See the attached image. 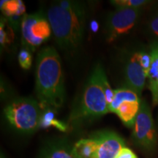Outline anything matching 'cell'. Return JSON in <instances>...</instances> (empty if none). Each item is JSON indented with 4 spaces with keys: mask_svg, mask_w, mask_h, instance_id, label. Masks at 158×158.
<instances>
[{
    "mask_svg": "<svg viewBox=\"0 0 158 158\" xmlns=\"http://www.w3.org/2000/svg\"><path fill=\"white\" fill-rule=\"evenodd\" d=\"M149 88L151 91L153 104L155 106L158 104V79L152 84H149Z\"/></svg>",
    "mask_w": 158,
    "mask_h": 158,
    "instance_id": "obj_23",
    "label": "cell"
},
{
    "mask_svg": "<svg viewBox=\"0 0 158 158\" xmlns=\"http://www.w3.org/2000/svg\"><path fill=\"white\" fill-rule=\"evenodd\" d=\"M141 100H125L121 102L115 113L126 127H133L141 107Z\"/></svg>",
    "mask_w": 158,
    "mask_h": 158,
    "instance_id": "obj_10",
    "label": "cell"
},
{
    "mask_svg": "<svg viewBox=\"0 0 158 158\" xmlns=\"http://www.w3.org/2000/svg\"><path fill=\"white\" fill-rule=\"evenodd\" d=\"M1 158H4V157H3V156H2V155H1Z\"/></svg>",
    "mask_w": 158,
    "mask_h": 158,
    "instance_id": "obj_26",
    "label": "cell"
},
{
    "mask_svg": "<svg viewBox=\"0 0 158 158\" xmlns=\"http://www.w3.org/2000/svg\"><path fill=\"white\" fill-rule=\"evenodd\" d=\"M38 102L32 98H21L13 100L4 109L7 122L17 131L34 133L40 127L43 110Z\"/></svg>",
    "mask_w": 158,
    "mask_h": 158,
    "instance_id": "obj_4",
    "label": "cell"
},
{
    "mask_svg": "<svg viewBox=\"0 0 158 158\" xmlns=\"http://www.w3.org/2000/svg\"><path fill=\"white\" fill-rule=\"evenodd\" d=\"M14 29L10 26L6 19H1L0 23V43L2 46L10 44L14 38Z\"/></svg>",
    "mask_w": 158,
    "mask_h": 158,
    "instance_id": "obj_16",
    "label": "cell"
},
{
    "mask_svg": "<svg viewBox=\"0 0 158 158\" xmlns=\"http://www.w3.org/2000/svg\"><path fill=\"white\" fill-rule=\"evenodd\" d=\"M49 158H75L71 152H68L64 148H56L51 152Z\"/></svg>",
    "mask_w": 158,
    "mask_h": 158,
    "instance_id": "obj_21",
    "label": "cell"
},
{
    "mask_svg": "<svg viewBox=\"0 0 158 158\" xmlns=\"http://www.w3.org/2000/svg\"><path fill=\"white\" fill-rule=\"evenodd\" d=\"M100 82H101V86L103 90L105 96H106L107 103L109 106V105L113 101L114 98V90H113L110 87L109 83L107 80V77L106 76L104 70H102L101 75H100Z\"/></svg>",
    "mask_w": 158,
    "mask_h": 158,
    "instance_id": "obj_19",
    "label": "cell"
},
{
    "mask_svg": "<svg viewBox=\"0 0 158 158\" xmlns=\"http://www.w3.org/2000/svg\"><path fill=\"white\" fill-rule=\"evenodd\" d=\"M40 127L46 128L48 127H54L62 132L67 131L68 126L64 122L59 121L55 117V110L47 108L44 110L41 116Z\"/></svg>",
    "mask_w": 158,
    "mask_h": 158,
    "instance_id": "obj_13",
    "label": "cell"
},
{
    "mask_svg": "<svg viewBox=\"0 0 158 158\" xmlns=\"http://www.w3.org/2000/svg\"><path fill=\"white\" fill-rule=\"evenodd\" d=\"M1 10L7 18L16 15H25V6L22 1L19 0L1 1Z\"/></svg>",
    "mask_w": 158,
    "mask_h": 158,
    "instance_id": "obj_14",
    "label": "cell"
},
{
    "mask_svg": "<svg viewBox=\"0 0 158 158\" xmlns=\"http://www.w3.org/2000/svg\"><path fill=\"white\" fill-rule=\"evenodd\" d=\"M87 17L88 9L81 2L62 0L51 4L47 18L59 48L74 51L81 46Z\"/></svg>",
    "mask_w": 158,
    "mask_h": 158,
    "instance_id": "obj_1",
    "label": "cell"
},
{
    "mask_svg": "<svg viewBox=\"0 0 158 158\" xmlns=\"http://www.w3.org/2000/svg\"><path fill=\"white\" fill-rule=\"evenodd\" d=\"M133 141L144 152L151 154L157 145V134L149 105L141 100V107L133 126Z\"/></svg>",
    "mask_w": 158,
    "mask_h": 158,
    "instance_id": "obj_6",
    "label": "cell"
},
{
    "mask_svg": "<svg viewBox=\"0 0 158 158\" xmlns=\"http://www.w3.org/2000/svg\"><path fill=\"white\" fill-rule=\"evenodd\" d=\"M116 158H138V156L130 148L124 147L121 150Z\"/></svg>",
    "mask_w": 158,
    "mask_h": 158,
    "instance_id": "obj_24",
    "label": "cell"
},
{
    "mask_svg": "<svg viewBox=\"0 0 158 158\" xmlns=\"http://www.w3.org/2000/svg\"><path fill=\"white\" fill-rule=\"evenodd\" d=\"M150 54L152 56V65L148 76L149 84H152L158 79V41L151 45Z\"/></svg>",
    "mask_w": 158,
    "mask_h": 158,
    "instance_id": "obj_15",
    "label": "cell"
},
{
    "mask_svg": "<svg viewBox=\"0 0 158 158\" xmlns=\"http://www.w3.org/2000/svg\"><path fill=\"white\" fill-rule=\"evenodd\" d=\"M36 94L42 109H58L65 100L62 64L57 51L45 47L37 57Z\"/></svg>",
    "mask_w": 158,
    "mask_h": 158,
    "instance_id": "obj_2",
    "label": "cell"
},
{
    "mask_svg": "<svg viewBox=\"0 0 158 158\" xmlns=\"http://www.w3.org/2000/svg\"><path fill=\"white\" fill-rule=\"evenodd\" d=\"M125 100H141L140 97L133 91L124 87L114 90V98L113 101L108 106L109 112L114 113L121 102Z\"/></svg>",
    "mask_w": 158,
    "mask_h": 158,
    "instance_id": "obj_12",
    "label": "cell"
},
{
    "mask_svg": "<svg viewBox=\"0 0 158 158\" xmlns=\"http://www.w3.org/2000/svg\"><path fill=\"white\" fill-rule=\"evenodd\" d=\"M142 8L117 7L109 13L106 22V35L108 43H111L130 31L135 27Z\"/></svg>",
    "mask_w": 158,
    "mask_h": 158,
    "instance_id": "obj_7",
    "label": "cell"
},
{
    "mask_svg": "<svg viewBox=\"0 0 158 158\" xmlns=\"http://www.w3.org/2000/svg\"><path fill=\"white\" fill-rule=\"evenodd\" d=\"M147 78V77L138 62L137 55L135 53L130 59L126 66V88L133 91L138 96L141 97Z\"/></svg>",
    "mask_w": 158,
    "mask_h": 158,
    "instance_id": "obj_9",
    "label": "cell"
},
{
    "mask_svg": "<svg viewBox=\"0 0 158 158\" xmlns=\"http://www.w3.org/2000/svg\"><path fill=\"white\" fill-rule=\"evenodd\" d=\"M116 7H130V8H142L149 2L146 0H114L110 2Z\"/></svg>",
    "mask_w": 158,
    "mask_h": 158,
    "instance_id": "obj_17",
    "label": "cell"
},
{
    "mask_svg": "<svg viewBox=\"0 0 158 158\" xmlns=\"http://www.w3.org/2000/svg\"><path fill=\"white\" fill-rule=\"evenodd\" d=\"M98 141V158H116L123 148L125 141L119 135L112 131L98 132L93 136Z\"/></svg>",
    "mask_w": 158,
    "mask_h": 158,
    "instance_id": "obj_8",
    "label": "cell"
},
{
    "mask_svg": "<svg viewBox=\"0 0 158 158\" xmlns=\"http://www.w3.org/2000/svg\"><path fill=\"white\" fill-rule=\"evenodd\" d=\"M98 143L93 138L81 139L75 143L72 154L75 158H98Z\"/></svg>",
    "mask_w": 158,
    "mask_h": 158,
    "instance_id": "obj_11",
    "label": "cell"
},
{
    "mask_svg": "<svg viewBox=\"0 0 158 158\" xmlns=\"http://www.w3.org/2000/svg\"><path fill=\"white\" fill-rule=\"evenodd\" d=\"M19 62L20 66L24 70L30 69L32 63V56L31 54V51L26 48L21 49L19 54Z\"/></svg>",
    "mask_w": 158,
    "mask_h": 158,
    "instance_id": "obj_20",
    "label": "cell"
},
{
    "mask_svg": "<svg viewBox=\"0 0 158 158\" xmlns=\"http://www.w3.org/2000/svg\"><path fill=\"white\" fill-rule=\"evenodd\" d=\"M91 27H92V29L94 31H98V22H96V21H92V23H91Z\"/></svg>",
    "mask_w": 158,
    "mask_h": 158,
    "instance_id": "obj_25",
    "label": "cell"
},
{
    "mask_svg": "<svg viewBox=\"0 0 158 158\" xmlns=\"http://www.w3.org/2000/svg\"><path fill=\"white\" fill-rule=\"evenodd\" d=\"M102 70L103 68L100 64L95 67L85 88L78 108L71 114V121L98 118L109 112L100 82Z\"/></svg>",
    "mask_w": 158,
    "mask_h": 158,
    "instance_id": "obj_3",
    "label": "cell"
},
{
    "mask_svg": "<svg viewBox=\"0 0 158 158\" xmlns=\"http://www.w3.org/2000/svg\"><path fill=\"white\" fill-rule=\"evenodd\" d=\"M148 29L150 35L158 39V11L156 12L149 20Z\"/></svg>",
    "mask_w": 158,
    "mask_h": 158,
    "instance_id": "obj_22",
    "label": "cell"
},
{
    "mask_svg": "<svg viewBox=\"0 0 158 158\" xmlns=\"http://www.w3.org/2000/svg\"><path fill=\"white\" fill-rule=\"evenodd\" d=\"M136 55H137L138 62H139L140 65L141 66L142 69L143 70L148 78V76H149L152 65L151 54H150V53L149 54V53L145 52V51H140V52L136 53Z\"/></svg>",
    "mask_w": 158,
    "mask_h": 158,
    "instance_id": "obj_18",
    "label": "cell"
},
{
    "mask_svg": "<svg viewBox=\"0 0 158 158\" xmlns=\"http://www.w3.org/2000/svg\"><path fill=\"white\" fill-rule=\"evenodd\" d=\"M21 29L23 48L30 51L48 40L52 32L47 15L43 11L23 15Z\"/></svg>",
    "mask_w": 158,
    "mask_h": 158,
    "instance_id": "obj_5",
    "label": "cell"
}]
</instances>
